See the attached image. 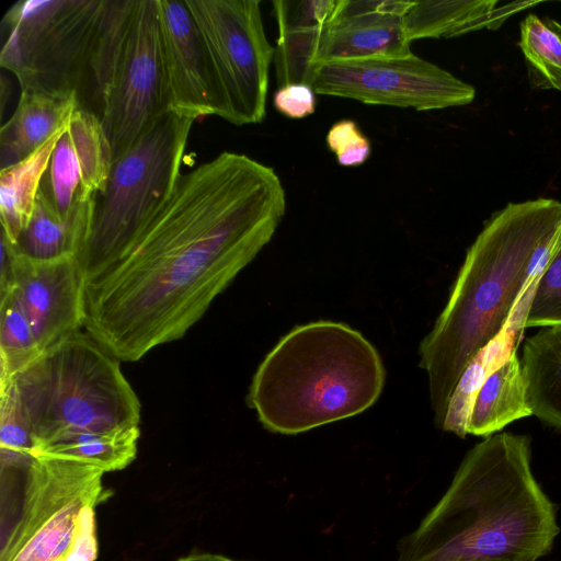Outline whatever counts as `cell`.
<instances>
[{
	"label": "cell",
	"mask_w": 561,
	"mask_h": 561,
	"mask_svg": "<svg viewBox=\"0 0 561 561\" xmlns=\"http://www.w3.org/2000/svg\"><path fill=\"white\" fill-rule=\"evenodd\" d=\"M530 439L499 433L465 456L451 483L398 545L396 561H537L560 531L530 466Z\"/></svg>",
	"instance_id": "cell-2"
},
{
	"label": "cell",
	"mask_w": 561,
	"mask_h": 561,
	"mask_svg": "<svg viewBox=\"0 0 561 561\" xmlns=\"http://www.w3.org/2000/svg\"><path fill=\"white\" fill-rule=\"evenodd\" d=\"M41 353L32 325L12 289L0 297V382L12 379Z\"/></svg>",
	"instance_id": "cell-25"
},
{
	"label": "cell",
	"mask_w": 561,
	"mask_h": 561,
	"mask_svg": "<svg viewBox=\"0 0 561 561\" xmlns=\"http://www.w3.org/2000/svg\"><path fill=\"white\" fill-rule=\"evenodd\" d=\"M66 127L31 156L0 171L1 231L12 243L16 242L32 217L43 175Z\"/></svg>",
	"instance_id": "cell-21"
},
{
	"label": "cell",
	"mask_w": 561,
	"mask_h": 561,
	"mask_svg": "<svg viewBox=\"0 0 561 561\" xmlns=\"http://www.w3.org/2000/svg\"><path fill=\"white\" fill-rule=\"evenodd\" d=\"M561 324V238L534 284L523 328Z\"/></svg>",
	"instance_id": "cell-28"
},
{
	"label": "cell",
	"mask_w": 561,
	"mask_h": 561,
	"mask_svg": "<svg viewBox=\"0 0 561 561\" xmlns=\"http://www.w3.org/2000/svg\"><path fill=\"white\" fill-rule=\"evenodd\" d=\"M67 133L79 163L83 188L101 193L114 162L102 121L93 113L77 107L69 118Z\"/></svg>",
	"instance_id": "cell-24"
},
{
	"label": "cell",
	"mask_w": 561,
	"mask_h": 561,
	"mask_svg": "<svg viewBox=\"0 0 561 561\" xmlns=\"http://www.w3.org/2000/svg\"><path fill=\"white\" fill-rule=\"evenodd\" d=\"M286 211L276 172L224 151L180 175L129 252L84 284L83 328L121 362L184 336L271 241Z\"/></svg>",
	"instance_id": "cell-1"
},
{
	"label": "cell",
	"mask_w": 561,
	"mask_h": 561,
	"mask_svg": "<svg viewBox=\"0 0 561 561\" xmlns=\"http://www.w3.org/2000/svg\"><path fill=\"white\" fill-rule=\"evenodd\" d=\"M176 561H237V560L230 559V558L221 556V554L199 552V553H192V554L185 556L183 558L178 559Z\"/></svg>",
	"instance_id": "cell-33"
},
{
	"label": "cell",
	"mask_w": 561,
	"mask_h": 561,
	"mask_svg": "<svg viewBox=\"0 0 561 561\" xmlns=\"http://www.w3.org/2000/svg\"><path fill=\"white\" fill-rule=\"evenodd\" d=\"M412 2L337 0L332 15L319 33L312 68L336 61L411 55L403 19Z\"/></svg>",
	"instance_id": "cell-13"
},
{
	"label": "cell",
	"mask_w": 561,
	"mask_h": 561,
	"mask_svg": "<svg viewBox=\"0 0 561 561\" xmlns=\"http://www.w3.org/2000/svg\"><path fill=\"white\" fill-rule=\"evenodd\" d=\"M170 111L157 0H137L102 119L114 161Z\"/></svg>",
	"instance_id": "cell-11"
},
{
	"label": "cell",
	"mask_w": 561,
	"mask_h": 561,
	"mask_svg": "<svg viewBox=\"0 0 561 561\" xmlns=\"http://www.w3.org/2000/svg\"><path fill=\"white\" fill-rule=\"evenodd\" d=\"M41 351L84 323V280L77 256L36 261L18 253L13 288Z\"/></svg>",
	"instance_id": "cell-14"
},
{
	"label": "cell",
	"mask_w": 561,
	"mask_h": 561,
	"mask_svg": "<svg viewBox=\"0 0 561 561\" xmlns=\"http://www.w3.org/2000/svg\"><path fill=\"white\" fill-rule=\"evenodd\" d=\"M531 415L520 358L512 347L477 389L467 419L466 433L490 436L514 421Z\"/></svg>",
	"instance_id": "cell-19"
},
{
	"label": "cell",
	"mask_w": 561,
	"mask_h": 561,
	"mask_svg": "<svg viewBox=\"0 0 561 561\" xmlns=\"http://www.w3.org/2000/svg\"><path fill=\"white\" fill-rule=\"evenodd\" d=\"M96 194L81 193L66 217H60L38 193L27 226L14 243L19 254L36 261L78 256L90 229Z\"/></svg>",
	"instance_id": "cell-18"
},
{
	"label": "cell",
	"mask_w": 561,
	"mask_h": 561,
	"mask_svg": "<svg viewBox=\"0 0 561 561\" xmlns=\"http://www.w3.org/2000/svg\"><path fill=\"white\" fill-rule=\"evenodd\" d=\"M136 2L18 1L0 23V66L21 89L75 95L102 121Z\"/></svg>",
	"instance_id": "cell-5"
},
{
	"label": "cell",
	"mask_w": 561,
	"mask_h": 561,
	"mask_svg": "<svg viewBox=\"0 0 561 561\" xmlns=\"http://www.w3.org/2000/svg\"><path fill=\"white\" fill-rule=\"evenodd\" d=\"M77 107L71 94L21 89L14 113L0 129L1 169L35 152L67 126Z\"/></svg>",
	"instance_id": "cell-16"
},
{
	"label": "cell",
	"mask_w": 561,
	"mask_h": 561,
	"mask_svg": "<svg viewBox=\"0 0 561 561\" xmlns=\"http://www.w3.org/2000/svg\"><path fill=\"white\" fill-rule=\"evenodd\" d=\"M325 140L329 149L335 153L337 163L342 167L362 165L371 153L369 139L352 119H341L334 123L330 127Z\"/></svg>",
	"instance_id": "cell-30"
},
{
	"label": "cell",
	"mask_w": 561,
	"mask_h": 561,
	"mask_svg": "<svg viewBox=\"0 0 561 561\" xmlns=\"http://www.w3.org/2000/svg\"><path fill=\"white\" fill-rule=\"evenodd\" d=\"M170 111L227 121L226 100L206 43L186 0H157Z\"/></svg>",
	"instance_id": "cell-12"
},
{
	"label": "cell",
	"mask_w": 561,
	"mask_h": 561,
	"mask_svg": "<svg viewBox=\"0 0 561 561\" xmlns=\"http://www.w3.org/2000/svg\"><path fill=\"white\" fill-rule=\"evenodd\" d=\"M209 51L233 125L257 124L266 113L275 49L256 0H186Z\"/></svg>",
	"instance_id": "cell-9"
},
{
	"label": "cell",
	"mask_w": 561,
	"mask_h": 561,
	"mask_svg": "<svg viewBox=\"0 0 561 561\" xmlns=\"http://www.w3.org/2000/svg\"><path fill=\"white\" fill-rule=\"evenodd\" d=\"M386 379L381 357L350 325L320 320L284 335L257 367L247 397L262 425L296 435L369 409Z\"/></svg>",
	"instance_id": "cell-4"
},
{
	"label": "cell",
	"mask_w": 561,
	"mask_h": 561,
	"mask_svg": "<svg viewBox=\"0 0 561 561\" xmlns=\"http://www.w3.org/2000/svg\"><path fill=\"white\" fill-rule=\"evenodd\" d=\"M0 561H95L104 471L83 461L0 450Z\"/></svg>",
	"instance_id": "cell-6"
},
{
	"label": "cell",
	"mask_w": 561,
	"mask_h": 561,
	"mask_svg": "<svg viewBox=\"0 0 561 561\" xmlns=\"http://www.w3.org/2000/svg\"><path fill=\"white\" fill-rule=\"evenodd\" d=\"M277 112L289 118H304L314 113L316 92L307 83H290L278 88L273 96Z\"/></svg>",
	"instance_id": "cell-31"
},
{
	"label": "cell",
	"mask_w": 561,
	"mask_h": 561,
	"mask_svg": "<svg viewBox=\"0 0 561 561\" xmlns=\"http://www.w3.org/2000/svg\"><path fill=\"white\" fill-rule=\"evenodd\" d=\"M506 337L504 332L495 340V347L492 352V344L483 350L478 356L469 364L460 377L453 396L449 400L446 415L442 427L446 432H451L459 437H466V425L469 414V410L474 397V393L485 376L495 368L500 363L496 364V355L499 351L505 350Z\"/></svg>",
	"instance_id": "cell-27"
},
{
	"label": "cell",
	"mask_w": 561,
	"mask_h": 561,
	"mask_svg": "<svg viewBox=\"0 0 561 561\" xmlns=\"http://www.w3.org/2000/svg\"><path fill=\"white\" fill-rule=\"evenodd\" d=\"M83 192L89 191L82 186L81 171L66 127L54 148L38 193L58 216L66 217Z\"/></svg>",
	"instance_id": "cell-26"
},
{
	"label": "cell",
	"mask_w": 561,
	"mask_h": 561,
	"mask_svg": "<svg viewBox=\"0 0 561 561\" xmlns=\"http://www.w3.org/2000/svg\"><path fill=\"white\" fill-rule=\"evenodd\" d=\"M308 84L322 95L416 111L461 106L476 96L471 84L413 53L318 65Z\"/></svg>",
	"instance_id": "cell-10"
},
{
	"label": "cell",
	"mask_w": 561,
	"mask_h": 561,
	"mask_svg": "<svg viewBox=\"0 0 561 561\" xmlns=\"http://www.w3.org/2000/svg\"><path fill=\"white\" fill-rule=\"evenodd\" d=\"M139 436V426L111 432L76 433L45 444L34 455L75 459L111 472L122 470L134 461Z\"/></svg>",
	"instance_id": "cell-22"
},
{
	"label": "cell",
	"mask_w": 561,
	"mask_h": 561,
	"mask_svg": "<svg viewBox=\"0 0 561 561\" xmlns=\"http://www.w3.org/2000/svg\"><path fill=\"white\" fill-rule=\"evenodd\" d=\"M119 363L79 331L42 351L12 378L30 422L34 451L76 433L139 426L140 401Z\"/></svg>",
	"instance_id": "cell-7"
},
{
	"label": "cell",
	"mask_w": 561,
	"mask_h": 561,
	"mask_svg": "<svg viewBox=\"0 0 561 561\" xmlns=\"http://www.w3.org/2000/svg\"><path fill=\"white\" fill-rule=\"evenodd\" d=\"M561 238V202L510 203L468 249L449 298L420 344L434 420L442 427L469 364L503 332Z\"/></svg>",
	"instance_id": "cell-3"
},
{
	"label": "cell",
	"mask_w": 561,
	"mask_h": 561,
	"mask_svg": "<svg viewBox=\"0 0 561 561\" xmlns=\"http://www.w3.org/2000/svg\"><path fill=\"white\" fill-rule=\"evenodd\" d=\"M519 30V47L531 87L561 91V24L529 13Z\"/></svg>",
	"instance_id": "cell-23"
},
{
	"label": "cell",
	"mask_w": 561,
	"mask_h": 561,
	"mask_svg": "<svg viewBox=\"0 0 561 561\" xmlns=\"http://www.w3.org/2000/svg\"><path fill=\"white\" fill-rule=\"evenodd\" d=\"M194 122L169 111L113 162L77 256L84 284L123 259L170 199Z\"/></svg>",
	"instance_id": "cell-8"
},
{
	"label": "cell",
	"mask_w": 561,
	"mask_h": 561,
	"mask_svg": "<svg viewBox=\"0 0 561 561\" xmlns=\"http://www.w3.org/2000/svg\"><path fill=\"white\" fill-rule=\"evenodd\" d=\"M337 0H277L273 11L278 24L274 54L278 88L307 83L319 33Z\"/></svg>",
	"instance_id": "cell-15"
},
{
	"label": "cell",
	"mask_w": 561,
	"mask_h": 561,
	"mask_svg": "<svg viewBox=\"0 0 561 561\" xmlns=\"http://www.w3.org/2000/svg\"><path fill=\"white\" fill-rule=\"evenodd\" d=\"M536 1L500 3L497 0L413 1L404 14L408 39L454 37L499 28L510 16Z\"/></svg>",
	"instance_id": "cell-17"
},
{
	"label": "cell",
	"mask_w": 561,
	"mask_h": 561,
	"mask_svg": "<svg viewBox=\"0 0 561 561\" xmlns=\"http://www.w3.org/2000/svg\"><path fill=\"white\" fill-rule=\"evenodd\" d=\"M16 256L14 243L1 231L0 297L14 288Z\"/></svg>",
	"instance_id": "cell-32"
},
{
	"label": "cell",
	"mask_w": 561,
	"mask_h": 561,
	"mask_svg": "<svg viewBox=\"0 0 561 561\" xmlns=\"http://www.w3.org/2000/svg\"><path fill=\"white\" fill-rule=\"evenodd\" d=\"M520 365L531 415L561 430V324L542 327L530 335Z\"/></svg>",
	"instance_id": "cell-20"
},
{
	"label": "cell",
	"mask_w": 561,
	"mask_h": 561,
	"mask_svg": "<svg viewBox=\"0 0 561 561\" xmlns=\"http://www.w3.org/2000/svg\"><path fill=\"white\" fill-rule=\"evenodd\" d=\"M0 449L34 453L30 422L12 379L0 382Z\"/></svg>",
	"instance_id": "cell-29"
}]
</instances>
